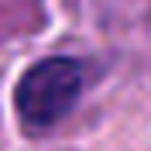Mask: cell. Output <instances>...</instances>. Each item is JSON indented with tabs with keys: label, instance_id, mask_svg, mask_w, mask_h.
Returning a JSON list of instances; mask_svg holds the SVG:
<instances>
[{
	"label": "cell",
	"instance_id": "cell-1",
	"mask_svg": "<svg viewBox=\"0 0 151 151\" xmlns=\"http://www.w3.org/2000/svg\"><path fill=\"white\" fill-rule=\"evenodd\" d=\"M83 89V69L72 58H41L38 65H31L17 83V113L31 131L52 127L55 120H62L72 103L79 100Z\"/></svg>",
	"mask_w": 151,
	"mask_h": 151
}]
</instances>
